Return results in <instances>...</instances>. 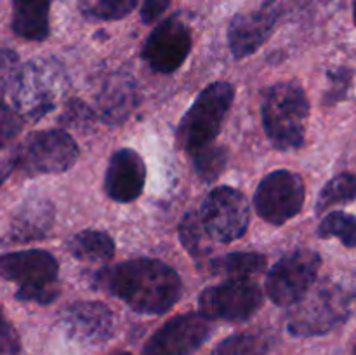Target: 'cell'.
I'll list each match as a JSON object with an SVG mask.
<instances>
[{
  "mask_svg": "<svg viewBox=\"0 0 356 355\" xmlns=\"http://www.w3.org/2000/svg\"><path fill=\"white\" fill-rule=\"evenodd\" d=\"M191 51V33L177 17L160 23L146 38L143 59L153 72L172 73L186 61Z\"/></svg>",
  "mask_w": 356,
  "mask_h": 355,
  "instance_id": "13",
  "label": "cell"
},
{
  "mask_svg": "<svg viewBox=\"0 0 356 355\" xmlns=\"http://www.w3.org/2000/svg\"><path fill=\"white\" fill-rule=\"evenodd\" d=\"M294 306L287 327L291 334L302 338L329 333L350 315V298L336 285H322L315 294H306Z\"/></svg>",
  "mask_w": 356,
  "mask_h": 355,
  "instance_id": "7",
  "label": "cell"
},
{
  "mask_svg": "<svg viewBox=\"0 0 356 355\" xmlns=\"http://www.w3.org/2000/svg\"><path fill=\"white\" fill-rule=\"evenodd\" d=\"M355 355H356V347H355Z\"/></svg>",
  "mask_w": 356,
  "mask_h": 355,
  "instance_id": "36",
  "label": "cell"
},
{
  "mask_svg": "<svg viewBox=\"0 0 356 355\" xmlns=\"http://www.w3.org/2000/svg\"><path fill=\"white\" fill-rule=\"evenodd\" d=\"M54 219V209L51 202L42 197L28 198L13 218L10 239L16 242H30L42 239L51 230Z\"/></svg>",
  "mask_w": 356,
  "mask_h": 355,
  "instance_id": "17",
  "label": "cell"
},
{
  "mask_svg": "<svg viewBox=\"0 0 356 355\" xmlns=\"http://www.w3.org/2000/svg\"><path fill=\"white\" fill-rule=\"evenodd\" d=\"M58 271V261L45 251L28 249L0 256V277L17 285L16 298L21 301H54L59 294Z\"/></svg>",
  "mask_w": 356,
  "mask_h": 355,
  "instance_id": "3",
  "label": "cell"
},
{
  "mask_svg": "<svg viewBox=\"0 0 356 355\" xmlns=\"http://www.w3.org/2000/svg\"><path fill=\"white\" fill-rule=\"evenodd\" d=\"M170 0H145L141 7V17L146 24L153 23L163 14V10L169 7Z\"/></svg>",
  "mask_w": 356,
  "mask_h": 355,
  "instance_id": "32",
  "label": "cell"
},
{
  "mask_svg": "<svg viewBox=\"0 0 356 355\" xmlns=\"http://www.w3.org/2000/svg\"><path fill=\"white\" fill-rule=\"evenodd\" d=\"M70 338L87 345H99L115 334V315L99 301H75L66 306L59 317Z\"/></svg>",
  "mask_w": 356,
  "mask_h": 355,
  "instance_id": "14",
  "label": "cell"
},
{
  "mask_svg": "<svg viewBox=\"0 0 356 355\" xmlns=\"http://www.w3.org/2000/svg\"><path fill=\"white\" fill-rule=\"evenodd\" d=\"M322 258L312 249H296L277 261L266 277V292L278 306H294L309 292Z\"/></svg>",
  "mask_w": 356,
  "mask_h": 355,
  "instance_id": "8",
  "label": "cell"
},
{
  "mask_svg": "<svg viewBox=\"0 0 356 355\" xmlns=\"http://www.w3.org/2000/svg\"><path fill=\"white\" fill-rule=\"evenodd\" d=\"M353 17H355V24H356V0H355V10H353Z\"/></svg>",
  "mask_w": 356,
  "mask_h": 355,
  "instance_id": "35",
  "label": "cell"
},
{
  "mask_svg": "<svg viewBox=\"0 0 356 355\" xmlns=\"http://www.w3.org/2000/svg\"><path fill=\"white\" fill-rule=\"evenodd\" d=\"M263 305V292L249 278H229L222 284L205 289L198 298L200 315L207 320L242 322L250 319Z\"/></svg>",
  "mask_w": 356,
  "mask_h": 355,
  "instance_id": "9",
  "label": "cell"
},
{
  "mask_svg": "<svg viewBox=\"0 0 356 355\" xmlns=\"http://www.w3.org/2000/svg\"><path fill=\"white\" fill-rule=\"evenodd\" d=\"M211 320L200 313H184L163 324L143 348V355H190L209 340Z\"/></svg>",
  "mask_w": 356,
  "mask_h": 355,
  "instance_id": "12",
  "label": "cell"
},
{
  "mask_svg": "<svg viewBox=\"0 0 356 355\" xmlns=\"http://www.w3.org/2000/svg\"><path fill=\"white\" fill-rule=\"evenodd\" d=\"M266 267V256L257 253H232L219 256L207 265L211 275L229 278H249Z\"/></svg>",
  "mask_w": 356,
  "mask_h": 355,
  "instance_id": "20",
  "label": "cell"
},
{
  "mask_svg": "<svg viewBox=\"0 0 356 355\" xmlns=\"http://www.w3.org/2000/svg\"><path fill=\"white\" fill-rule=\"evenodd\" d=\"M322 239L336 237L346 247H356V216L344 211H334L322 219L318 226Z\"/></svg>",
  "mask_w": 356,
  "mask_h": 355,
  "instance_id": "26",
  "label": "cell"
},
{
  "mask_svg": "<svg viewBox=\"0 0 356 355\" xmlns=\"http://www.w3.org/2000/svg\"><path fill=\"white\" fill-rule=\"evenodd\" d=\"M51 0H13V30L26 40H45L49 35Z\"/></svg>",
  "mask_w": 356,
  "mask_h": 355,
  "instance_id": "19",
  "label": "cell"
},
{
  "mask_svg": "<svg viewBox=\"0 0 356 355\" xmlns=\"http://www.w3.org/2000/svg\"><path fill=\"white\" fill-rule=\"evenodd\" d=\"M10 155L14 169L24 174H59L76 162L79 146L68 132L49 129L28 136Z\"/></svg>",
  "mask_w": 356,
  "mask_h": 355,
  "instance_id": "5",
  "label": "cell"
},
{
  "mask_svg": "<svg viewBox=\"0 0 356 355\" xmlns=\"http://www.w3.org/2000/svg\"><path fill=\"white\" fill-rule=\"evenodd\" d=\"M68 251L82 261H110L115 254V242L106 232L83 230L68 240Z\"/></svg>",
  "mask_w": 356,
  "mask_h": 355,
  "instance_id": "21",
  "label": "cell"
},
{
  "mask_svg": "<svg viewBox=\"0 0 356 355\" xmlns=\"http://www.w3.org/2000/svg\"><path fill=\"white\" fill-rule=\"evenodd\" d=\"M14 169L13 155H0V187L3 184V181L7 180V176L10 174V171Z\"/></svg>",
  "mask_w": 356,
  "mask_h": 355,
  "instance_id": "33",
  "label": "cell"
},
{
  "mask_svg": "<svg viewBox=\"0 0 356 355\" xmlns=\"http://www.w3.org/2000/svg\"><path fill=\"white\" fill-rule=\"evenodd\" d=\"M23 127V118L10 104L0 100V146H6L10 139L16 138Z\"/></svg>",
  "mask_w": 356,
  "mask_h": 355,
  "instance_id": "29",
  "label": "cell"
},
{
  "mask_svg": "<svg viewBox=\"0 0 356 355\" xmlns=\"http://www.w3.org/2000/svg\"><path fill=\"white\" fill-rule=\"evenodd\" d=\"M270 340L261 333H238L222 340L211 355H266Z\"/></svg>",
  "mask_w": 356,
  "mask_h": 355,
  "instance_id": "23",
  "label": "cell"
},
{
  "mask_svg": "<svg viewBox=\"0 0 356 355\" xmlns=\"http://www.w3.org/2000/svg\"><path fill=\"white\" fill-rule=\"evenodd\" d=\"M191 157H193L195 173L198 174L202 181H207V183L221 176L222 171L226 169V164H228L226 150L222 146L212 145V143L200 148L198 152L191 153Z\"/></svg>",
  "mask_w": 356,
  "mask_h": 355,
  "instance_id": "25",
  "label": "cell"
},
{
  "mask_svg": "<svg viewBox=\"0 0 356 355\" xmlns=\"http://www.w3.org/2000/svg\"><path fill=\"white\" fill-rule=\"evenodd\" d=\"M280 17V6L266 2L259 9L236 14L228 28V42L233 56L242 59L254 54L273 33Z\"/></svg>",
  "mask_w": 356,
  "mask_h": 355,
  "instance_id": "15",
  "label": "cell"
},
{
  "mask_svg": "<svg viewBox=\"0 0 356 355\" xmlns=\"http://www.w3.org/2000/svg\"><path fill=\"white\" fill-rule=\"evenodd\" d=\"M264 132L278 150H296L302 146L309 101L305 89L296 82L271 86L261 101Z\"/></svg>",
  "mask_w": 356,
  "mask_h": 355,
  "instance_id": "2",
  "label": "cell"
},
{
  "mask_svg": "<svg viewBox=\"0 0 356 355\" xmlns=\"http://www.w3.org/2000/svg\"><path fill=\"white\" fill-rule=\"evenodd\" d=\"M181 244L193 258H204L214 249V240L205 232L197 211L188 212L179 225Z\"/></svg>",
  "mask_w": 356,
  "mask_h": 355,
  "instance_id": "22",
  "label": "cell"
},
{
  "mask_svg": "<svg viewBox=\"0 0 356 355\" xmlns=\"http://www.w3.org/2000/svg\"><path fill=\"white\" fill-rule=\"evenodd\" d=\"M96 284L134 312L160 315L181 298V277L159 260H131L96 274Z\"/></svg>",
  "mask_w": 356,
  "mask_h": 355,
  "instance_id": "1",
  "label": "cell"
},
{
  "mask_svg": "<svg viewBox=\"0 0 356 355\" xmlns=\"http://www.w3.org/2000/svg\"><path fill=\"white\" fill-rule=\"evenodd\" d=\"M257 214L271 225H284L299 214L305 204V183L291 171H275L263 178L254 194Z\"/></svg>",
  "mask_w": 356,
  "mask_h": 355,
  "instance_id": "11",
  "label": "cell"
},
{
  "mask_svg": "<svg viewBox=\"0 0 356 355\" xmlns=\"http://www.w3.org/2000/svg\"><path fill=\"white\" fill-rule=\"evenodd\" d=\"M138 0H80V13L87 19L115 21L134 10Z\"/></svg>",
  "mask_w": 356,
  "mask_h": 355,
  "instance_id": "27",
  "label": "cell"
},
{
  "mask_svg": "<svg viewBox=\"0 0 356 355\" xmlns=\"http://www.w3.org/2000/svg\"><path fill=\"white\" fill-rule=\"evenodd\" d=\"M108 355H132V354H129V352H124V350H115Z\"/></svg>",
  "mask_w": 356,
  "mask_h": 355,
  "instance_id": "34",
  "label": "cell"
},
{
  "mask_svg": "<svg viewBox=\"0 0 356 355\" xmlns=\"http://www.w3.org/2000/svg\"><path fill=\"white\" fill-rule=\"evenodd\" d=\"M146 181V166L139 153L131 148H120L111 155L104 178L106 194L115 202L136 200Z\"/></svg>",
  "mask_w": 356,
  "mask_h": 355,
  "instance_id": "16",
  "label": "cell"
},
{
  "mask_svg": "<svg viewBox=\"0 0 356 355\" xmlns=\"http://www.w3.org/2000/svg\"><path fill=\"white\" fill-rule=\"evenodd\" d=\"M138 104V90L134 82L125 75L111 77L106 80L97 97V110L103 120L118 124L131 115Z\"/></svg>",
  "mask_w": 356,
  "mask_h": 355,
  "instance_id": "18",
  "label": "cell"
},
{
  "mask_svg": "<svg viewBox=\"0 0 356 355\" xmlns=\"http://www.w3.org/2000/svg\"><path fill=\"white\" fill-rule=\"evenodd\" d=\"M19 354V338L16 331L3 317L0 308V355H17Z\"/></svg>",
  "mask_w": 356,
  "mask_h": 355,
  "instance_id": "30",
  "label": "cell"
},
{
  "mask_svg": "<svg viewBox=\"0 0 356 355\" xmlns=\"http://www.w3.org/2000/svg\"><path fill=\"white\" fill-rule=\"evenodd\" d=\"M197 212L214 244L233 242L240 239L249 226V205L245 197L235 188L219 187L212 190Z\"/></svg>",
  "mask_w": 356,
  "mask_h": 355,
  "instance_id": "10",
  "label": "cell"
},
{
  "mask_svg": "<svg viewBox=\"0 0 356 355\" xmlns=\"http://www.w3.org/2000/svg\"><path fill=\"white\" fill-rule=\"evenodd\" d=\"M61 90V73L56 66L45 61H30L21 66L13 84L9 97L10 106L21 118L38 120L54 110L56 100Z\"/></svg>",
  "mask_w": 356,
  "mask_h": 355,
  "instance_id": "6",
  "label": "cell"
},
{
  "mask_svg": "<svg viewBox=\"0 0 356 355\" xmlns=\"http://www.w3.org/2000/svg\"><path fill=\"white\" fill-rule=\"evenodd\" d=\"M19 68V59L16 52L9 49H0V100H3V96H9Z\"/></svg>",
  "mask_w": 356,
  "mask_h": 355,
  "instance_id": "28",
  "label": "cell"
},
{
  "mask_svg": "<svg viewBox=\"0 0 356 355\" xmlns=\"http://www.w3.org/2000/svg\"><path fill=\"white\" fill-rule=\"evenodd\" d=\"M330 82H332V89L329 90V103H336V101L343 100L346 96L348 89L351 84V72L346 68H339L336 72L329 73Z\"/></svg>",
  "mask_w": 356,
  "mask_h": 355,
  "instance_id": "31",
  "label": "cell"
},
{
  "mask_svg": "<svg viewBox=\"0 0 356 355\" xmlns=\"http://www.w3.org/2000/svg\"><path fill=\"white\" fill-rule=\"evenodd\" d=\"M356 198V176L351 173L337 174L322 188L316 200V212L325 211L327 207L343 202H351Z\"/></svg>",
  "mask_w": 356,
  "mask_h": 355,
  "instance_id": "24",
  "label": "cell"
},
{
  "mask_svg": "<svg viewBox=\"0 0 356 355\" xmlns=\"http://www.w3.org/2000/svg\"><path fill=\"white\" fill-rule=\"evenodd\" d=\"M233 97L235 90L229 82H212L205 87L193 101L177 129V143L181 148L188 153H195L211 145L221 129Z\"/></svg>",
  "mask_w": 356,
  "mask_h": 355,
  "instance_id": "4",
  "label": "cell"
}]
</instances>
